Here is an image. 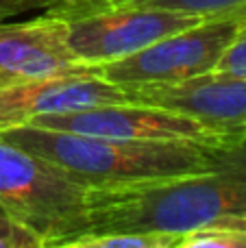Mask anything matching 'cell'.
<instances>
[{"instance_id":"16","label":"cell","mask_w":246,"mask_h":248,"mask_svg":"<svg viewBox=\"0 0 246 248\" xmlns=\"http://www.w3.org/2000/svg\"><path fill=\"white\" fill-rule=\"evenodd\" d=\"M57 2H92V0H57Z\"/></svg>"},{"instance_id":"10","label":"cell","mask_w":246,"mask_h":248,"mask_svg":"<svg viewBox=\"0 0 246 248\" xmlns=\"http://www.w3.org/2000/svg\"><path fill=\"white\" fill-rule=\"evenodd\" d=\"M179 248H246V218L222 216L181 235Z\"/></svg>"},{"instance_id":"8","label":"cell","mask_w":246,"mask_h":248,"mask_svg":"<svg viewBox=\"0 0 246 248\" xmlns=\"http://www.w3.org/2000/svg\"><path fill=\"white\" fill-rule=\"evenodd\" d=\"M131 94L94 70L0 87V131L22 126L46 113H65L96 105L129 103Z\"/></svg>"},{"instance_id":"3","label":"cell","mask_w":246,"mask_h":248,"mask_svg":"<svg viewBox=\"0 0 246 248\" xmlns=\"http://www.w3.org/2000/svg\"><path fill=\"white\" fill-rule=\"evenodd\" d=\"M90 187L42 155L0 140V209L29 224L46 246L65 248L90 231Z\"/></svg>"},{"instance_id":"4","label":"cell","mask_w":246,"mask_h":248,"mask_svg":"<svg viewBox=\"0 0 246 248\" xmlns=\"http://www.w3.org/2000/svg\"><path fill=\"white\" fill-rule=\"evenodd\" d=\"M48 13L65 20L70 50L90 70L135 55L142 48L164 39L166 35L205 20V16L144 4L55 2Z\"/></svg>"},{"instance_id":"6","label":"cell","mask_w":246,"mask_h":248,"mask_svg":"<svg viewBox=\"0 0 246 248\" xmlns=\"http://www.w3.org/2000/svg\"><path fill=\"white\" fill-rule=\"evenodd\" d=\"M29 124L42 128L81 133V135L120 137V140L144 141H190L200 146H227L233 144L246 133H225L203 124L196 118L183 116L179 111L157 107L146 103H113L96 107L77 109L65 113L37 116Z\"/></svg>"},{"instance_id":"7","label":"cell","mask_w":246,"mask_h":248,"mask_svg":"<svg viewBox=\"0 0 246 248\" xmlns=\"http://www.w3.org/2000/svg\"><path fill=\"white\" fill-rule=\"evenodd\" d=\"M87 70L70 50L61 16L46 13L26 22L0 20V87Z\"/></svg>"},{"instance_id":"9","label":"cell","mask_w":246,"mask_h":248,"mask_svg":"<svg viewBox=\"0 0 246 248\" xmlns=\"http://www.w3.org/2000/svg\"><path fill=\"white\" fill-rule=\"evenodd\" d=\"M133 103L157 105L225 133H246V77L203 74L170 85L131 90Z\"/></svg>"},{"instance_id":"1","label":"cell","mask_w":246,"mask_h":248,"mask_svg":"<svg viewBox=\"0 0 246 248\" xmlns=\"http://www.w3.org/2000/svg\"><path fill=\"white\" fill-rule=\"evenodd\" d=\"M90 231L185 235L222 216L246 218V135L225 148L214 170L120 187H92Z\"/></svg>"},{"instance_id":"11","label":"cell","mask_w":246,"mask_h":248,"mask_svg":"<svg viewBox=\"0 0 246 248\" xmlns=\"http://www.w3.org/2000/svg\"><path fill=\"white\" fill-rule=\"evenodd\" d=\"M181 235L174 233H151V231H109V233H85L72 240L65 248H177Z\"/></svg>"},{"instance_id":"13","label":"cell","mask_w":246,"mask_h":248,"mask_svg":"<svg viewBox=\"0 0 246 248\" xmlns=\"http://www.w3.org/2000/svg\"><path fill=\"white\" fill-rule=\"evenodd\" d=\"M0 248H46V244L29 224L0 211Z\"/></svg>"},{"instance_id":"14","label":"cell","mask_w":246,"mask_h":248,"mask_svg":"<svg viewBox=\"0 0 246 248\" xmlns=\"http://www.w3.org/2000/svg\"><path fill=\"white\" fill-rule=\"evenodd\" d=\"M212 74L222 77H246V26L235 35V39L222 52Z\"/></svg>"},{"instance_id":"12","label":"cell","mask_w":246,"mask_h":248,"mask_svg":"<svg viewBox=\"0 0 246 248\" xmlns=\"http://www.w3.org/2000/svg\"><path fill=\"white\" fill-rule=\"evenodd\" d=\"M63 4H144L170 11H183L192 16H222V13L246 9V0H92V2H63Z\"/></svg>"},{"instance_id":"5","label":"cell","mask_w":246,"mask_h":248,"mask_svg":"<svg viewBox=\"0 0 246 248\" xmlns=\"http://www.w3.org/2000/svg\"><path fill=\"white\" fill-rule=\"evenodd\" d=\"M244 26L246 9L205 17L199 24L166 35L135 55L98 65L94 72L126 92L212 74L222 52Z\"/></svg>"},{"instance_id":"17","label":"cell","mask_w":246,"mask_h":248,"mask_svg":"<svg viewBox=\"0 0 246 248\" xmlns=\"http://www.w3.org/2000/svg\"><path fill=\"white\" fill-rule=\"evenodd\" d=\"M0 211H2V209H0Z\"/></svg>"},{"instance_id":"2","label":"cell","mask_w":246,"mask_h":248,"mask_svg":"<svg viewBox=\"0 0 246 248\" xmlns=\"http://www.w3.org/2000/svg\"><path fill=\"white\" fill-rule=\"evenodd\" d=\"M0 140L42 155L85 187H120L214 170L227 146L190 141H144L42 128L33 124L4 128ZM238 141V140H235Z\"/></svg>"},{"instance_id":"15","label":"cell","mask_w":246,"mask_h":248,"mask_svg":"<svg viewBox=\"0 0 246 248\" xmlns=\"http://www.w3.org/2000/svg\"><path fill=\"white\" fill-rule=\"evenodd\" d=\"M55 2L57 0H0V20L20 16V13L37 7H52Z\"/></svg>"}]
</instances>
